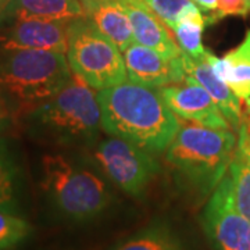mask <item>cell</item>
<instances>
[{
  "label": "cell",
  "mask_w": 250,
  "mask_h": 250,
  "mask_svg": "<svg viewBox=\"0 0 250 250\" xmlns=\"http://www.w3.org/2000/svg\"><path fill=\"white\" fill-rule=\"evenodd\" d=\"M128 80L147 88L160 89L185 80L181 56L167 59L139 43H131L123 52Z\"/></svg>",
  "instance_id": "11"
},
{
  "label": "cell",
  "mask_w": 250,
  "mask_h": 250,
  "mask_svg": "<svg viewBox=\"0 0 250 250\" xmlns=\"http://www.w3.org/2000/svg\"><path fill=\"white\" fill-rule=\"evenodd\" d=\"M238 147L250 160V104L246 103L242 123L238 129Z\"/></svg>",
  "instance_id": "24"
},
{
  "label": "cell",
  "mask_w": 250,
  "mask_h": 250,
  "mask_svg": "<svg viewBox=\"0 0 250 250\" xmlns=\"http://www.w3.org/2000/svg\"><path fill=\"white\" fill-rule=\"evenodd\" d=\"M13 124V111L7 106L0 107V138Z\"/></svg>",
  "instance_id": "25"
},
{
  "label": "cell",
  "mask_w": 250,
  "mask_h": 250,
  "mask_svg": "<svg viewBox=\"0 0 250 250\" xmlns=\"http://www.w3.org/2000/svg\"><path fill=\"white\" fill-rule=\"evenodd\" d=\"M233 205L250 220V160L236 146L232 161L227 171Z\"/></svg>",
  "instance_id": "20"
},
{
  "label": "cell",
  "mask_w": 250,
  "mask_h": 250,
  "mask_svg": "<svg viewBox=\"0 0 250 250\" xmlns=\"http://www.w3.org/2000/svg\"><path fill=\"white\" fill-rule=\"evenodd\" d=\"M32 227L16 213L0 208V250L14 249L28 239Z\"/></svg>",
  "instance_id": "21"
},
{
  "label": "cell",
  "mask_w": 250,
  "mask_h": 250,
  "mask_svg": "<svg viewBox=\"0 0 250 250\" xmlns=\"http://www.w3.org/2000/svg\"><path fill=\"white\" fill-rule=\"evenodd\" d=\"M246 3H248V7H249V11H250V0H246Z\"/></svg>",
  "instance_id": "28"
},
{
  "label": "cell",
  "mask_w": 250,
  "mask_h": 250,
  "mask_svg": "<svg viewBox=\"0 0 250 250\" xmlns=\"http://www.w3.org/2000/svg\"><path fill=\"white\" fill-rule=\"evenodd\" d=\"M25 123L31 136L45 142L62 146L95 143L103 129L98 92L72 72L60 92L25 113Z\"/></svg>",
  "instance_id": "2"
},
{
  "label": "cell",
  "mask_w": 250,
  "mask_h": 250,
  "mask_svg": "<svg viewBox=\"0 0 250 250\" xmlns=\"http://www.w3.org/2000/svg\"><path fill=\"white\" fill-rule=\"evenodd\" d=\"M120 3L129 17L136 43L146 46L167 59L181 56L182 52L170 28L142 0H120Z\"/></svg>",
  "instance_id": "13"
},
{
  "label": "cell",
  "mask_w": 250,
  "mask_h": 250,
  "mask_svg": "<svg viewBox=\"0 0 250 250\" xmlns=\"http://www.w3.org/2000/svg\"><path fill=\"white\" fill-rule=\"evenodd\" d=\"M10 3V0H0V14L4 11V9L7 7V4Z\"/></svg>",
  "instance_id": "27"
},
{
  "label": "cell",
  "mask_w": 250,
  "mask_h": 250,
  "mask_svg": "<svg viewBox=\"0 0 250 250\" xmlns=\"http://www.w3.org/2000/svg\"><path fill=\"white\" fill-rule=\"evenodd\" d=\"M20 170L7 142L0 138V208L16 213L20 206Z\"/></svg>",
  "instance_id": "18"
},
{
  "label": "cell",
  "mask_w": 250,
  "mask_h": 250,
  "mask_svg": "<svg viewBox=\"0 0 250 250\" xmlns=\"http://www.w3.org/2000/svg\"><path fill=\"white\" fill-rule=\"evenodd\" d=\"M238 146L233 129L210 128L179 118L178 132L166 149V161L202 195L223 181Z\"/></svg>",
  "instance_id": "4"
},
{
  "label": "cell",
  "mask_w": 250,
  "mask_h": 250,
  "mask_svg": "<svg viewBox=\"0 0 250 250\" xmlns=\"http://www.w3.org/2000/svg\"><path fill=\"white\" fill-rule=\"evenodd\" d=\"M85 17L82 0H10L0 14V25L18 20L70 21Z\"/></svg>",
  "instance_id": "15"
},
{
  "label": "cell",
  "mask_w": 250,
  "mask_h": 250,
  "mask_svg": "<svg viewBox=\"0 0 250 250\" xmlns=\"http://www.w3.org/2000/svg\"><path fill=\"white\" fill-rule=\"evenodd\" d=\"M41 172V185L47 200L57 214L70 221H89L110 205L106 179L81 161L60 153L45 154Z\"/></svg>",
  "instance_id": "5"
},
{
  "label": "cell",
  "mask_w": 250,
  "mask_h": 250,
  "mask_svg": "<svg viewBox=\"0 0 250 250\" xmlns=\"http://www.w3.org/2000/svg\"><path fill=\"white\" fill-rule=\"evenodd\" d=\"M85 17L124 52L134 43V32L131 21L120 0H82Z\"/></svg>",
  "instance_id": "14"
},
{
  "label": "cell",
  "mask_w": 250,
  "mask_h": 250,
  "mask_svg": "<svg viewBox=\"0 0 250 250\" xmlns=\"http://www.w3.org/2000/svg\"><path fill=\"white\" fill-rule=\"evenodd\" d=\"M70 21L18 20L3 24L0 25V52L36 49L65 53Z\"/></svg>",
  "instance_id": "10"
},
{
  "label": "cell",
  "mask_w": 250,
  "mask_h": 250,
  "mask_svg": "<svg viewBox=\"0 0 250 250\" xmlns=\"http://www.w3.org/2000/svg\"><path fill=\"white\" fill-rule=\"evenodd\" d=\"M102 128L147 152L161 153L178 132L179 118L160 92L132 81L98 90Z\"/></svg>",
  "instance_id": "1"
},
{
  "label": "cell",
  "mask_w": 250,
  "mask_h": 250,
  "mask_svg": "<svg viewBox=\"0 0 250 250\" xmlns=\"http://www.w3.org/2000/svg\"><path fill=\"white\" fill-rule=\"evenodd\" d=\"M93 159L116 187L132 197L142 196L160 171L153 153L114 135L96 141Z\"/></svg>",
  "instance_id": "7"
},
{
  "label": "cell",
  "mask_w": 250,
  "mask_h": 250,
  "mask_svg": "<svg viewBox=\"0 0 250 250\" xmlns=\"http://www.w3.org/2000/svg\"><path fill=\"white\" fill-rule=\"evenodd\" d=\"M3 106H6V104H4V103H3V102L0 100V107H3Z\"/></svg>",
  "instance_id": "29"
},
{
  "label": "cell",
  "mask_w": 250,
  "mask_h": 250,
  "mask_svg": "<svg viewBox=\"0 0 250 250\" xmlns=\"http://www.w3.org/2000/svg\"><path fill=\"white\" fill-rule=\"evenodd\" d=\"M65 56L71 71L95 90L114 86L128 78L123 52L86 17L70 21Z\"/></svg>",
  "instance_id": "6"
},
{
  "label": "cell",
  "mask_w": 250,
  "mask_h": 250,
  "mask_svg": "<svg viewBox=\"0 0 250 250\" xmlns=\"http://www.w3.org/2000/svg\"><path fill=\"white\" fill-rule=\"evenodd\" d=\"M202 224L215 250H250V220L233 205L227 174L206 205Z\"/></svg>",
  "instance_id": "8"
},
{
  "label": "cell",
  "mask_w": 250,
  "mask_h": 250,
  "mask_svg": "<svg viewBox=\"0 0 250 250\" xmlns=\"http://www.w3.org/2000/svg\"><path fill=\"white\" fill-rule=\"evenodd\" d=\"M207 27V18L195 3L182 11L172 35L182 53L190 57H200L206 52L203 46V31Z\"/></svg>",
  "instance_id": "17"
},
{
  "label": "cell",
  "mask_w": 250,
  "mask_h": 250,
  "mask_svg": "<svg viewBox=\"0 0 250 250\" xmlns=\"http://www.w3.org/2000/svg\"><path fill=\"white\" fill-rule=\"evenodd\" d=\"M157 90L171 111L181 120L210 128L232 129L208 92L192 77L185 75L182 82L166 85Z\"/></svg>",
  "instance_id": "9"
},
{
  "label": "cell",
  "mask_w": 250,
  "mask_h": 250,
  "mask_svg": "<svg viewBox=\"0 0 250 250\" xmlns=\"http://www.w3.org/2000/svg\"><path fill=\"white\" fill-rule=\"evenodd\" d=\"M249 13L246 0H218L217 9L206 16L207 25H213L225 17H245Z\"/></svg>",
  "instance_id": "23"
},
{
  "label": "cell",
  "mask_w": 250,
  "mask_h": 250,
  "mask_svg": "<svg viewBox=\"0 0 250 250\" xmlns=\"http://www.w3.org/2000/svg\"><path fill=\"white\" fill-rule=\"evenodd\" d=\"M208 50H206L200 57H190L185 53H181V62L187 75L192 77L199 85H202L208 95L213 98L217 106L223 111L224 117L229 123L231 128L235 132H238L243 117V103L238 98L232 89L221 81L213 71V67L208 60Z\"/></svg>",
  "instance_id": "12"
},
{
  "label": "cell",
  "mask_w": 250,
  "mask_h": 250,
  "mask_svg": "<svg viewBox=\"0 0 250 250\" xmlns=\"http://www.w3.org/2000/svg\"><path fill=\"white\" fill-rule=\"evenodd\" d=\"M113 250H184V248L168 227L154 224L120 242Z\"/></svg>",
  "instance_id": "19"
},
{
  "label": "cell",
  "mask_w": 250,
  "mask_h": 250,
  "mask_svg": "<svg viewBox=\"0 0 250 250\" xmlns=\"http://www.w3.org/2000/svg\"><path fill=\"white\" fill-rule=\"evenodd\" d=\"M143 3L170 28H175L182 11L192 4V0H142Z\"/></svg>",
  "instance_id": "22"
},
{
  "label": "cell",
  "mask_w": 250,
  "mask_h": 250,
  "mask_svg": "<svg viewBox=\"0 0 250 250\" xmlns=\"http://www.w3.org/2000/svg\"><path fill=\"white\" fill-rule=\"evenodd\" d=\"M192 1L206 13H213L217 9V3H218V0H192Z\"/></svg>",
  "instance_id": "26"
},
{
  "label": "cell",
  "mask_w": 250,
  "mask_h": 250,
  "mask_svg": "<svg viewBox=\"0 0 250 250\" xmlns=\"http://www.w3.org/2000/svg\"><path fill=\"white\" fill-rule=\"evenodd\" d=\"M71 77L65 53L36 49L0 52V100L24 114L53 98Z\"/></svg>",
  "instance_id": "3"
},
{
  "label": "cell",
  "mask_w": 250,
  "mask_h": 250,
  "mask_svg": "<svg viewBox=\"0 0 250 250\" xmlns=\"http://www.w3.org/2000/svg\"><path fill=\"white\" fill-rule=\"evenodd\" d=\"M214 74L224 81L242 102L250 104V29L241 43L223 57L207 52Z\"/></svg>",
  "instance_id": "16"
}]
</instances>
